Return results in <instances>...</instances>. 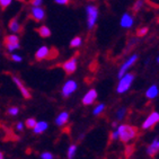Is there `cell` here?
Returning a JSON list of instances; mask_svg holds the SVG:
<instances>
[{
	"label": "cell",
	"mask_w": 159,
	"mask_h": 159,
	"mask_svg": "<svg viewBox=\"0 0 159 159\" xmlns=\"http://www.w3.org/2000/svg\"><path fill=\"white\" fill-rule=\"evenodd\" d=\"M119 132V139L123 143H128L129 141L133 140L138 134V128H135L130 124H121L117 128Z\"/></svg>",
	"instance_id": "1"
},
{
	"label": "cell",
	"mask_w": 159,
	"mask_h": 159,
	"mask_svg": "<svg viewBox=\"0 0 159 159\" xmlns=\"http://www.w3.org/2000/svg\"><path fill=\"white\" fill-rule=\"evenodd\" d=\"M134 74L132 72H126L122 78H120L119 84H117L116 87V93L117 94H124L130 89L133 80H134Z\"/></svg>",
	"instance_id": "2"
},
{
	"label": "cell",
	"mask_w": 159,
	"mask_h": 159,
	"mask_svg": "<svg viewBox=\"0 0 159 159\" xmlns=\"http://www.w3.org/2000/svg\"><path fill=\"white\" fill-rule=\"evenodd\" d=\"M98 8L95 5H88L86 7V15H87V28L89 31H92L95 27L96 23L98 19Z\"/></svg>",
	"instance_id": "3"
},
{
	"label": "cell",
	"mask_w": 159,
	"mask_h": 159,
	"mask_svg": "<svg viewBox=\"0 0 159 159\" xmlns=\"http://www.w3.org/2000/svg\"><path fill=\"white\" fill-rule=\"evenodd\" d=\"M3 45L9 52H14L15 50H18L20 48V45H19V37L17 35H15V34L7 35L3 39Z\"/></svg>",
	"instance_id": "4"
},
{
	"label": "cell",
	"mask_w": 159,
	"mask_h": 159,
	"mask_svg": "<svg viewBox=\"0 0 159 159\" xmlns=\"http://www.w3.org/2000/svg\"><path fill=\"white\" fill-rule=\"evenodd\" d=\"M77 55L78 54H76L75 57H72V58H70V59H68L67 61L62 63L61 67H62V69L66 71V74L67 75H72L75 71L77 70V67H78Z\"/></svg>",
	"instance_id": "5"
},
{
	"label": "cell",
	"mask_w": 159,
	"mask_h": 159,
	"mask_svg": "<svg viewBox=\"0 0 159 159\" xmlns=\"http://www.w3.org/2000/svg\"><path fill=\"white\" fill-rule=\"evenodd\" d=\"M77 88H78V84H77L75 80H72V79L67 80L66 84L63 85V87H62V90H61L62 96H63L64 98L69 97V96L72 95V94L76 92Z\"/></svg>",
	"instance_id": "6"
},
{
	"label": "cell",
	"mask_w": 159,
	"mask_h": 159,
	"mask_svg": "<svg viewBox=\"0 0 159 159\" xmlns=\"http://www.w3.org/2000/svg\"><path fill=\"white\" fill-rule=\"evenodd\" d=\"M138 58H139L138 54H133V55H131V57H130V58H129L128 60H126V61L122 64V67L120 68L119 72H117V78H119V79H120V78H122V77L126 74V71H128L129 69H130V68H131L132 66L137 62Z\"/></svg>",
	"instance_id": "7"
},
{
	"label": "cell",
	"mask_w": 159,
	"mask_h": 159,
	"mask_svg": "<svg viewBox=\"0 0 159 159\" xmlns=\"http://www.w3.org/2000/svg\"><path fill=\"white\" fill-rule=\"evenodd\" d=\"M11 78H12V81H14L15 85L17 86V88L19 89V92H20V94L23 95V97H24L25 99H31L32 98L31 92H30L27 87L23 84V81H21L17 76H11Z\"/></svg>",
	"instance_id": "8"
},
{
	"label": "cell",
	"mask_w": 159,
	"mask_h": 159,
	"mask_svg": "<svg viewBox=\"0 0 159 159\" xmlns=\"http://www.w3.org/2000/svg\"><path fill=\"white\" fill-rule=\"evenodd\" d=\"M158 122H159V113L158 112H151L149 114V116L146 119V121L142 123V129L143 130L152 129Z\"/></svg>",
	"instance_id": "9"
},
{
	"label": "cell",
	"mask_w": 159,
	"mask_h": 159,
	"mask_svg": "<svg viewBox=\"0 0 159 159\" xmlns=\"http://www.w3.org/2000/svg\"><path fill=\"white\" fill-rule=\"evenodd\" d=\"M30 17L33 20L40 23L43 19L45 18V10L43 9L42 7H32L31 12H30Z\"/></svg>",
	"instance_id": "10"
},
{
	"label": "cell",
	"mask_w": 159,
	"mask_h": 159,
	"mask_svg": "<svg viewBox=\"0 0 159 159\" xmlns=\"http://www.w3.org/2000/svg\"><path fill=\"white\" fill-rule=\"evenodd\" d=\"M96 99H97V92H96V89H89L83 97V101L81 102H83V105L89 106V105L94 104Z\"/></svg>",
	"instance_id": "11"
},
{
	"label": "cell",
	"mask_w": 159,
	"mask_h": 159,
	"mask_svg": "<svg viewBox=\"0 0 159 159\" xmlns=\"http://www.w3.org/2000/svg\"><path fill=\"white\" fill-rule=\"evenodd\" d=\"M50 55H51V49L48 46H41L35 53V59L37 61H42V60H50Z\"/></svg>",
	"instance_id": "12"
},
{
	"label": "cell",
	"mask_w": 159,
	"mask_h": 159,
	"mask_svg": "<svg viewBox=\"0 0 159 159\" xmlns=\"http://www.w3.org/2000/svg\"><path fill=\"white\" fill-rule=\"evenodd\" d=\"M133 23H134V19L132 17L129 12H124L121 17V21H120V24L122 26L123 28H130L133 26Z\"/></svg>",
	"instance_id": "13"
},
{
	"label": "cell",
	"mask_w": 159,
	"mask_h": 159,
	"mask_svg": "<svg viewBox=\"0 0 159 159\" xmlns=\"http://www.w3.org/2000/svg\"><path fill=\"white\" fill-rule=\"evenodd\" d=\"M159 151V139L156 138L153 139L152 142L149 144V147L147 148V153L150 157H153L157 152Z\"/></svg>",
	"instance_id": "14"
},
{
	"label": "cell",
	"mask_w": 159,
	"mask_h": 159,
	"mask_svg": "<svg viewBox=\"0 0 159 159\" xmlns=\"http://www.w3.org/2000/svg\"><path fill=\"white\" fill-rule=\"evenodd\" d=\"M69 116H70L69 112H67V111H63V112H61V113H60L58 116H57V119H55V124H57L58 126L64 125V124L68 122Z\"/></svg>",
	"instance_id": "15"
},
{
	"label": "cell",
	"mask_w": 159,
	"mask_h": 159,
	"mask_svg": "<svg viewBox=\"0 0 159 159\" xmlns=\"http://www.w3.org/2000/svg\"><path fill=\"white\" fill-rule=\"evenodd\" d=\"M49 128V123L45 122V121H40V122L36 123L35 128L33 129L34 134H41L43 132H45Z\"/></svg>",
	"instance_id": "16"
},
{
	"label": "cell",
	"mask_w": 159,
	"mask_h": 159,
	"mask_svg": "<svg viewBox=\"0 0 159 159\" xmlns=\"http://www.w3.org/2000/svg\"><path fill=\"white\" fill-rule=\"evenodd\" d=\"M8 28H9V31L12 32V33H19L21 32V25L19 24L18 19L16 18H11L9 20V24H8Z\"/></svg>",
	"instance_id": "17"
},
{
	"label": "cell",
	"mask_w": 159,
	"mask_h": 159,
	"mask_svg": "<svg viewBox=\"0 0 159 159\" xmlns=\"http://www.w3.org/2000/svg\"><path fill=\"white\" fill-rule=\"evenodd\" d=\"M159 94V89H158V86L157 85H151L149 88L147 89V92H146V97L149 98V99H153V98H156Z\"/></svg>",
	"instance_id": "18"
},
{
	"label": "cell",
	"mask_w": 159,
	"mask_h": 159,
	"mask_svg": "<svg viewBox=\"0 0 159 159\" xmlns=\"http://www.w3.org/2000/svg\"><path fill=\"white\" fill-rule=\"evenodd\" d=\"M36 32L39 33V35H40L41 37H43V39H48V37L51 36V30H50L48 26H45V25L36 28Z\"/></svg>",
	"instance_id": "19"
},
{
	"label": "cell",
	"mask_w": 159,
	"mask_h": 159,
	"mask_svg": "<svg viewBox=\"0 0 159 159\" xmlns=\"http://www.w3.org/2000/svg\"><path fill=\"white\" fill-rule=\"evenodd\" d=\"M125 114H126V108L125 107H120L119 110L116 111V114H115V119L116 121H122L124 117H125Z\"/></svg>",
	"instance_id": "20"
},
{
	"label": "cell",
	"mask_w": 159,
	"mask_h": 159,
	"mask_svg": "<svg viewBox=\"0 0 159 159\" xmlns=\"http://www.w3.org/2000/svg\"><path fill=\"white\" fill-rule=\"evenodd\" d=\"M143 5H144V0H137V1L133 3V6H132V11H133V14H137V12L143 7Z\"/></svg>",
	"instance_id": "21"
},
{
	"label": "cell",
	"mask_w": 159,
	"mask_h": 159,
	"mask_svg": "<svg viewBox=\"0 0 159 159\" xmlns=\"http://www.w3.org/2000/svg\"><path fill=\"white\" fill-rule=\"evenodd\" d=\"M77 152V146L76 144H71L70 147L68 148V152H67V157L68 159H74L76 156Z\"/></svg>",
	"instance_id": "22"
},
{
	"label": "cell",
	"mask_w": 159,
	"mask_h": 159,
	"mask_svg": "<svg viewBox=\"0 0 159 159\" xmlns=\"http://www.w3.org/2000/svg\"><path fill=\"white\" fill-rule=\"evenodd\" d=\"M105 104L104 103H101V104H98L97 106L94 108V111H93V115H95V116H98L99 114H102L103 112H104L105 110Z\"/></svg>",
	"instance_id": "23"
},
{
	"label": "cell",
	"mask_w": 159,
	"mask_h": 159,
	"mask_svg": "<svg viewBox=\"0 0 159 159\" xmlns=\"http://www.w3.org/2000/svg\"><path fill=\"white\" fill-rule=\"evenodd\" d=\"M81 43H83V39L80 36H76L70 41V48H79Z\"/></svg>",
	"instance_id": "24"
},
{
	"label": "cell",
	"mask_w": 159,
	"mask_h": 159,
	"mask_svg": "<svg viewBox=\"0 0 159 159\" xmlns=\"http://www.w3.org/2000/svg\"><path fill=\"white\" fill-rule=\"evenodd\" d=\"M37 121L34 117H30V119L26 120V122H25V125H26V128L27 129H34L35 128V125H36Z\"/></svg>",
	"instance_id": "25"
},
{
	"label": "cell",
	"mask_w": 159,
	"mask_h": 159,
	"mask_svg": "<svg viewBox=\"0 0 159 159\" xmlns=\"http://www.w3.org/2000/svg\"><path fill=\"white\" fill-rule=\"evenodd\" d=\"M7 113L9 114V115H11V116H16V115L19 113V108L18 107H16V106H11V107L8 108Z\"/></svg>",
	"instance_id": "26"
},
{
	"label": "cell",
	"mask_w": 159,
	"mask_h": 159,
	"mask_svg": "<svg viewBox=\"0 0 159 159\" xmlns=\"http://www.w3.org/2000/svg\"><path fill=\"white\" fill-rule=\"evenodd\" d=\"M11 1L12 0H0V7H1V9L5 10L6 8L11 5Z\"/></svg>",
	"instance_id": "27"
},
{
	"label": "cell",
	"mask_w": 159,
	"mask_h": 159,
	"mask_svg": "<svg viewBox=\"0 0 159 159\" xmlns=\"http://www.w3.org/2000/svg\"><path fill=\"white\" fill-rule=\"evenodd\" d=\"M148 31H149V30H148V27H141V28H139L138 31H137V35H138V36H144V35H146V34L148 33Z\"/></svg>",
	"instance_id": "28"
},
{
	"label": "cell",
	"mask_w": 159,
	"mask_h": 159,
	"mask_svg": "<svg viewBox=\"0 0 159 159\" xmlns=\"http://www.w3.org/2000/svg\"><path fill=\"white\" fill-rule=\"evenodd\" d=\"M53 158H54V156L51 152H49V151L41 153V159H53Z\"/></svg>",
	"instance_id": "29"
},
{
	"label": "cell",
	"mask_w": 159,
	"mask_h": 159,
	"mask_svg": "<svg viewBox=\"0 0 159 159\" xmlns=\"http://www.w3.org/2000/svg\"><path fill=\"white\" fill-rule=\"evenodd\" d=\"M10 59H11L12 61H15V62H21V61H23V58H21L20 55L16 54V53H12V54L10 55Z\"/></svg>",
	"instance_id": "30"
},
{
	"label": "cell",
	"mask_w": 159,
	"mask_h": 159,
	"mask_svg": "<svg viewBox=\"0 0 159 159\" xmlns=\"http://www.w3.org/2000/svg\"><path fill=\"white\" fill-rule=\"evenodd\" d=\"M30 3L32 5V7H41L43 0H30Z\"/></svg>",
	"instance_id": "31"
},
{
	"label": "cell",
	"mask_w": 159,
	"mask_h": 159,
	"mask_svg": "<svg viewBox=\"0 0 159 159\" xmlns=\"http://www.w3.org/2000/svg\"><path fill=\"white\" fill-rule=\"evenodd\" d=\"M144 1H147L150 6L156 7V8H159V0H144Z\"/></svg>",
	"instance_id": "32"
},
{
	"label": "cell",
	"mask_w": 159,
	"mask_h": 159,
	"mask_svg": "<svg viewBox=\"0 0 159 159\" xmlns=\"http://www.w3.org/2000/svg\"><path fill=\"white\" fill-rule=\"evenodd\" d=\"M119 139V132H117V129L115 131H113L111 133V140H117Z\"/></svg>",
	"instance_id": "33"
},
{
	"label": "cell",
	"mask_w": 159,
	"mask_h": 159,
	"mask_svg": "<svg viewBox=\"0 0 159 159\" xmlns=\"http://www.w3.org/2000/svg\"><path fill=\"white\" fill-rule=\"evenodd\" d=\"M16 128H17V130H18L19 132H21L23 130H24V123H23V122H18L17 124H16Z\"/></svg>",
	"instance_id": "34"
},
{
	"label": "cell",
	"mask_w": 159,
	"mask_h": 159,
	"mask_svg": "<svg viewBox=\"0 0 159 159\" xmlns=\"http://www.w3.org/2000/svg\"><path fill=\"white\" fill-rule=\"evenodd\" d=\"M55 2L59 3V5H68L70 0H54Z\"/></svg>",
	"instance_id": "35"
},
{
	"label": "cell",
	"mask_w": 159,
	"mask_h": 159,
	"mask_svg": "<svg viewBox=\"0 0 159 159\" xmlns=\"http://www.w3.org/2000/svg\"><path fill=\"white\" fill-rule=\"evenodd\" d=\"M112 126H113V128H116V126H117V121H116V120L112 122Z\"/></svg>",
	"instance_id": "36"
},
{
	"label": "cell",
	"mask_w": 159,
	"mask_h": 159,
	"mask_svg": "<svg viewBox=\"0 0 159 159\" xmlns=\"http://www.w3.org/2000/svg\"><path fill=\"white\" fill-rule=\"evenodd\" d=\"M0 159H3V153L0 151Z\"/></svg>",
	"instance_id": "37"
},
{
	"label": "cell",
	"mask_w": 159,
	"mask_h": 159,
	"mask_svg": "<svg viewBox=\"0 0 159 159\" xmlns=\"http://www.w3.org/2000/svg\"><path fill=\"white\" fill-rule=\"evenodd\" d=\"M17 1H19V2H25L26 0H17Z\"/></svg>",
	"instance_id": "38"
},
{
	"label": "cell",
	"mask_w": 159,
	"mask_h": 159,
	"mask_svg": "<svg viewBox=\"0 0 159 159\" xmlns=\"http://www.w3.org/2000/svg\"><path fill=\"white\" fill-rule=\"evenodd\" d=\"M157 63H159V57L157 58Z\"/></svg>",
	"instance_id": "39"
},
{
	"label": "cell",
	"mask_w": 159,
	"mask_h": 159,
	"mask_svg": "<svg viewBox=\"0 0 159 159\" xmlns=\"http://www.w3.org/2000/svg\"><path fill=\"white\" fill-rule=\"evenodd\" d=\"M93 1H94V0H93Z\"/></svg>",
	"instance_id": "40"
}]
</instances>
